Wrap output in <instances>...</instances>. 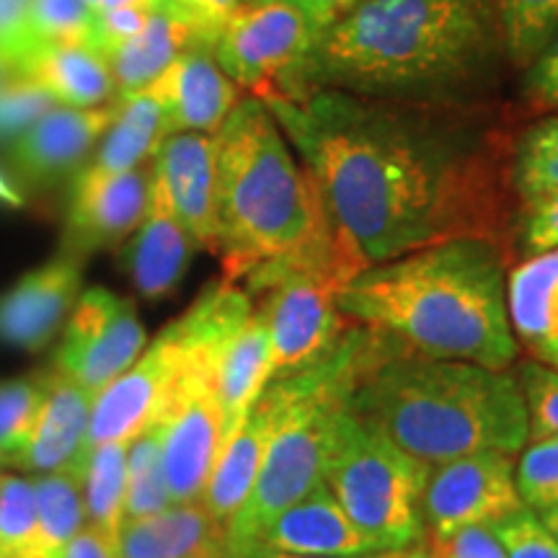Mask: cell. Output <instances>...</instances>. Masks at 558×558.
Instances as JSON below:
<instances>
[{"mask_svg": "<svg viewBox=\"0 0 558 558\" xmlns=\"http://www.w3.org/2000/svg\"><path fill=\"white\" fill-rule=\"evenodd\" d=\"M514 456L473 452L429 469L422 494L424 541L437 543L471 525H494L522 509Z\"/></svg>", "mask_w": 558, "mask_h": 558, "instance_id": "cell-10", "label": "cell"}, {"mask_svg": "<svg viewBox=\"0 0 558 558\" xmlns=\"http://www.w3.org/2000/svg\"><path fill=\"white\" fill-rule=\"evenodd\" d=\"M243 558H429V548H427V541H422L411 548L380 550V554H367V556H295V554H277V550H254V554Z\"/></svg>", "mask_w": 558, "mask_h": 558, "instance_id": "cell-46", "label": "cell"}, {"mask_svg": "<svg viewBox=\"0 0 558 558\" xmlns=\"http://www.w3.org/2000/svg\"><path fill=\"white\" fill-rule=\"evenodd\" d=\"M96 396L83 390L68 375L47 369V396L41 403L37 424L24 450L5 460V465L37 473L73 471L81 452L86 450L90 411Z\"/></svg>", "mask_w": 558, "mask_h": 558, "instance_id": "cell-19", "label": "cell"}, {"mask_svg": "<svg viewBox=\"0 0 558 558\" xmlns=\"http://www.w3.org/2000/svg\"><path fill=\"white\" fill-rule=\"evenodd\" d=\"M512 246L520 251L522 259L558 248V192L518 202Z\"/></svg>", "mask_w": 558, "mask_h": 558, "instance_id": "cell-37", "label": "cell"}, {"mask_svg": "<svg viewBox=\"0 0 558 558\" xmlns=\"http://www.w3.org/2000/svg\"><path fill=\"white\" fill-rule=\"evenodd\" d=\"M150 163L122 173L83 169L70 190L60 254L86 262L96 251L120 246L150 207Z\"/></svg>", "mask_w": 558, "mask_h": 558, "instance_id": "cell-12", "label": "cell"}, {"mask_svg": "<svg viewBox=\"0 0 558 558\" xmlns=\"http://www.w3.org/2000/svg\"><path fill=\"white\" fill-rule=\"evenodd\" d=\"M29 548H37V497L32 478L0 476V554Z\"/></svg>", "mask_w": 558, "mask_h": 558, "instance_id": "cell-35", "label": "cell"}, {"mask_svg": "<svg viewBox=\"0 0 558 558\" xmlns=\"http://www.w3.org/2000/svg\"><path fill=\"white\" fill-rule=\"evenodd\" d=\"M254 550H277V554L295 556L380 554L375 543L347 518L326 484H318L311 494L279 512L243 556L254 554Z\"/></svg>", "mask_w": 558, "mask_h": 558, "instance_id": "cell-18", "label": "cell"}, {"mask_svg": "<svg viewBox=\"0 0 558 558\" xmlns=\"http://www.w3.org/2000/svg\"><path fill=\"white\" fill-rule=\"evenodd\" d=\"M246 3H251V0H166V5L173 13L190 21L192 26H197L213 45L218 39L222 24L230 19V13L239 11Z\"/></svg>", "mask_w": 558, "mask_h": 558, "instance_id": "cell-42", "label": "cell"}, {"mask_svg": "<svg viewBox=\"0 0 558 558\" xmlns=\"http://www.w3.org/2000/svg\"><path fill=\"white\" fill-rule=\"evenodd\" d=\"M94 13L101 11H111V9H122V5H150V9H158L163 0H83Z\"/></svg>", "mask_w": 558, "mask_h": 558, "instance_id": "cell-47", "label": "cell"}, {"mask_svg": "<svg viewBox=\"0 0 558 558\" xmlns=\"http://www.w3.org/2000/svg\"><path fill=\"white\" fill-rule=\"evenodd\" d=\"M507 558H558V541L533 509L522 507L494 522Z\"/></svg>", "mask_w": 558, "mask_h": 558, "instance_id": "cell-38", "label": "cell"}, {"mask_svg": "<svg viewBox=\"0 0 558 558\" xmlns=\"http://www.w3.org/2000/svg\"><path fill=\"white\" fill-rule=\"evenodd\" d=\"M429 558H432V556H429Z\"/></svg>", "mask_w": 558, "mask_h": 558, "instance_id": "cell-51", "label": "cell"}, {"mask_svg": "<svg viewBox=\"0 0 558 558\" xmlns=\"http://www.w3.org/2000/svg\"><path fill=\"white\" fill-rule=\"evenodd\" d=\"M432 558H507L494 525H471L448 535L445 541L427 543Z\"/></svg>", "mask_w": 558, "mask_h": 558, "instance_id": "cell-41", "label": "cell"}, {"mask_svg": "<svg viewBox=\"0 0 558 558\" xmlns=\"http://www.w3.org/2000/svg\"><path fill=\"white\" fill-rule=\"evenodd\" d=\"M514 375L527 407V442L558 437V367L527 360Z\"/></svg>", "mask_w": 558, "mask_h": 558, "instance_id": "cell-36", "label": "cell"}, {"mask_svg": "<svg viewBox=\"0 0 558 558\" xmlns=\"http://www.w3.org/2000/svg\"><path fill=\"white\" fill-rule=\"evenodd\" d=\"M21 83L37 88L58 107L99 109L117 101V86L109 62L83 41L39 47L9 62Z\"/></svg>", "mask_w": 558, "mask_h": 558, "instance_id": "cell-20", "label": "cell"}, {"mask_svg": "<svg viewBox=\"0 0 558 558\" xmlns=\"http://www.w3.org/2000/svg\"><path fill=\"white\" fill-rule=\"evenodd\" d=\"M163 109L173 132H205L215 135L235 109L243 90L218 65L213 45L199 41L184 50L148 88Z\"/></svg>", "mask_w": 558, "mask_h": 558, "instance_id": "cell-16", "label": "cell"}, {"mask_svg": "<svg viewBox=\"0 0 558 558\" xmlns=\"http://www.w3.org/2000/svg\"><path fill=\"white\" fill-rule=\"evenodd\" d=\"M349 411L427 465L473 452L518 456L527 445L518 375L432 360L401 344L369 362L349 396Z\"/></svg>", "mask_w": 558, "mask_h": 558, "instance_id": "cell-5", "label": "cell"}, {"mask_svg": "<svg viewBox=\"0 0 558 558\" xmlns=\"http://www.w3.org/2000/svg\"><path fill=\"white\" fill-rule=\"evenodd\" d=\"M509 254L484 239H456L373 264L339 290L352 324L432 360L488 369L518 362L507 311Z\"/></svg>", "mask_w": 558, "mask_h": 558, "instance_id": "cell-3", "label": "cell"}, {"mask_svg": "<svg viewBox=\"0 0 558 558\" xmlns=\"http://www.w3.org/2000/svg\"><path fill=\"white\" fill-rule=\"evenodd\" d=\"M509 65L522 70L558 26V0H492Z\"/></svg>", "mask_w": 558, "mask_h": 558, "instance_id": "cell-32", "label": "cell"}, {"mask_svg": "<svg viewBox=\"0 0 558 558\" xmlns=\"http://www.w3.org/2000/svg\"><path fill=\"white\" fill-rule=\"evenodd\" d=\"M429 469L347 407L333 427L324 484L375 548L401 550L424 541L422 494Z\"/></svg>", "mask_w": 558, "mask_h": 558, "instance_id": "cell-6", "label": "cell"}, {"mask_svg": "<svg viewBox=\"0 0 558 558\" xmlns=\"http://www.w3.org/2000/svg\"><path fill=\"white\" fill-rule=\"evenodd\" d=\"M3 465H5V456H3V452H0V469H3Z\"/></svg>", "mask_w": 558, "mask_h": 558, "instance_id": "cell-49", "label": "cell"}, {"mask_svg": "<svg viewBox=\"0 0 558 558\" xmlns=\"http://www.w3.org/2000/svg\"><path fill=\"white\" fill-rule=\"evenodd\" d=\"M269 380L271 360L267 326L254 311L226 341L218 357V369H215V396H218L222 416L220 450L246 422L251 407L269 386Z\"/></svg>", "mask_w": 558, "mask_h": 558, "instance_id": "cell-24", "label": "cell"}, {"mask_svg": "<svg viewBox=\"0 0 558 558\" xmlns=\"http://www.w3.org/2000/svg\"><path fill=\"white\" fill-rule=\"evenodd\" d=\"M199 558H220V556H199Z\"/></svg>", "mask_w": 558, "mask_h": 558, "instance_id": "cell-50", "label": "cell"}, {"mask_svg": "<svg viewBox=\"0 0 558 558\" xmlns=\"http://www.w3.org/2000/svg\"><path fill=\"white\" fill-rule=\"evenodd\" d=\"M90 26H94V11L83 0H32L24 32L3 62L9 65L39 47L65 45V41L88 45Z\"/></svg>", "mask_w": 558, "mask_h": 558, "instance_id": "cell-31", "label": "cell"}, {"mask_svg": "<svg viewBox=\"0 0 558 558\" xmlns=\"http://www.w3.org/2000/svg\"><path fill=\"white\" fill-rule=\"evenodd\" d=\"M509 179L518 202L558 192V111L541 114L514 135Z\"/></svg>", "mask_w": 558, "mask_h": 558, "instance_id": "cell-29", "label": "cell"}, {"mask_svg": "<svg viewBox=\"0 0 558 558\" xmlns=\"http://www.w3.org/2000/svg\"><path fill=\"white\" fill-rule=\"evenodd\" d=\"M313 39L316 32L290 0H251L230 13L213 54L243 94L264 99L303 60Z\"/></svg>", "mask_w": 558, "mask_h": 558, "instance_id": "cell-8", "label": "cell"}, {"mask_svg": "<svg viewBox=\"0 0 558 558\" xmlns=\"http://www.w3.org/2000/svg\"><path fill=\"white\" fill-rule=\"evenodd\" d=\"M507 311L518 347L558 367V248L525 256L507 271Z\"/></svg>", "mask_w": 558, "mask_h": 558, "instance_id": "cell-22", "label": "cell"}, {"mask_svg": "<svg viewBox=\"0 0 558 558\" xmlns=\"http://www.w3.org/2000/svg\"><path fill=\"white\" fill-rule=\"evenodd\" d=\"M520 90L525 107L538 114L558 111V26L535 52V58L520 70Z\"/></svg>", "mask_w": 558, "mask_h": 558, "instance_id": "cell-39", "label": "cell"}, {"mask_svg": "<svg viewBox=\"0 0 558 558\" xmlns=\"http://www.w3.org/2000/svg\"><path fill=\"white\" fill-rule=\"evenodd\" d=\"M47 396V369L26 378L0 380V452L5 460L29 442Z\"/></svg>", "mask_w": 558, "mask_h": 558, "instance_id": "cell-33", "label": "cell"}, {"mask_svg": "<svg viewBox=\"0 0 558 558\" xmlns=\"http://www.w3.org/2000/svg\"><path fill=\"white\" fill-rule=\"evenodd\" d=\"M186 347L177 320H171L135 360L128 373L96 396L86 448L104 442H132L158 422L184 369Z\"/></svg>", "mask_w": 558, "mask_h": 558, "instance_id": "cell-11", "label": "cell"}, {"mask_svg": "<svg viewBox=\"0 0 558 558\" xmlns=\"http://www.w3.org/2000/svg\"><path fill=\"white\" fill-rule=\"evenodd\" d=\"M352 279L333 262L298 264L246 290L269 337L271 380L316 365L352 326L339 311V290Z\"/></svg>", "mask_w": 558, "mask_h": 558, "instance_id": "cell-7", "label": "cell"}, {"mask_svg": "<svg viewBox=\"0 0 558 558\" xmlns=\"http://www.w3.org/2000/svg\"><path fill=\"white\" fill-rule=\"evenodd\" d=\"M282 414L284 390L279 380H269V386L262 390V396L251 407L246 422L230 437V442L215 460V469L209 473L199 501L222 525H228L243 507V501L248 499L271 439H275L279 422H282Z\"/></svg>", "mask_w": 558, "mask_h": 558, "instance_id": "cell-17", "label": "cell"}, {"mask_svg": "<svg viewBox=\"0 0 558 558\" xmlns=\"http://www.w3.org/2000/svg\"><path fill=\"white\" fill-rule=\"evenodd\" d=\"M218 140V241L222 279L251 290L298 264L333 262L354 277L333 241L316 186L267 104L246 94Z\"/></svg>", "mask_w": 558, "mask_h": 558, "instance_id": "cell-4", "label": "cell"}, {"mask_svg": "<svg viewBox=\"0 0 558 558\" xmlns=\"http://www.w3.org/2000/svg\"><path fill=\"white\" fill-rule=\"evenodd\" d=\"M83 292V262L58 254L0 292V341L41 352L68 324Z\"/></svg>", "mask_w": 558, "mask_h": 558, "instance_id": "cell-15", "label": "cell"}, {"mask_svg": "<svg viewBox=\"0 0 558 558\" xmlns=\"http://www.w3.org/2000/svg\"><path fill=\"white\" fill-rule=\"evenodd\" d=\"M169 484H166L163 458H160V427L148 429L128 445V494H124V520L150 518L171 507ZM122 520V522H124Z\"/></svg>", "mask_w": 558, "mask_h": 558, "instance_id": "cell-30", "label": "cell"}, {"mask_svg": "<svg viewBox=\"0 0 558 558\" xmlns=\"http://www.w3.org/2000/svg\"><path fill=\"white\" fill-rule=\"evenodd\" d=\"M150 5H122V9L94 13V26H90L88 45L101 54L111 52L114 47H120L122 41L135 37V34L145 26V21L150 19Z\"/></svg>", "mask_w": 558, "mask_h": 558, "instance_id": "cell-40", "label": "cell"}, {"mask_svg": "<svg viewBox=\"0 0 558 558\" xmlns=\"http://www.w3.org/2000/svg\"><path fill=\"white\" fill-rule=\"evenodd\" d=\"M145 347L148 333L135 303L107 288H88L62 326L52 367L90 396H99L135 365Z\"/></svg>", "mask_w": 558, "mask_h": 558, "instance_id": "cell-9", "label": "cell"}, {"mask_svg": "<svg viewBox=\"0 0 558 558\" xmlns=\"http://www.w3.org/2000/svg\"><path fill=\"white\" fill-rule=\"evenodd\" d=\"M169 135V122L150 90L117 96L114 107H111V120L86 169L122 173L148 166L160 143Z\"/></svg>", "mask_w": 558, "mask_h": 558, "instance_id": "cell-26", "label": "cell"}, {"mask_svg": "<svg viewBox=\"0 0 558 558\" xmlns=\"http://www.w3.org/2000/svg\"><path fill=\"white\" fill-rule=\"evenodd\" d=\"M128 445L104 442L81 452L73 473L81 481L86 518L94 527L114 535L124 520V494H128Z\"/></svg>", "mask_w": 558, "mask_h": 558, "instance_id": "cell-27", "label": "cell"}, {"mask_svg": "<svg viewBox=\"0 0 558 558\" xmlns=\"http://www.w3.org/2000/svg\"><path fill=\"white\" fill-rule=\"evenodd\" d=\"M509 68L492 0H362L313 39L271 94L497 104L492 96Z\"/></svg>", "mask_w": 558, "mask_h": 558, "instance_id": "cell-2", "label": "cell"}, {"mask_svg": "<svg viewBox=\"0 0 558 558\" xmlns=\"http://www.w3.org/2000/svg\"><path fill=\"white\" fill-rule=\"evenodd\" d=\"M120 558L226 556V525L202 501L171 505L150 518L124 520L117 530Z\"/></svg>", "mask_w": 558, "mask_h": 558, "instance_id": "cell-23", "label": "cell"}, {"mask_svg": "<svg viewBox=\"0 0 558 558\" xmlns=\"http://www.w3.org/2000/svg\"><path fill=\"white\" fill-rule=\"evenodd\" d=\"M514 463V484L522 505L535 514L558 507V437L530 439Z\"/></svg>", "mask_w": 558, "mask_h": 558, "instance_id": "cell-34", "label": "cell"}, {"mask_svg": "<svg viewBox=\"0 0 558 558\" xmlns=\"http://www.w3.org/2000/svg\"><path fill=\"white\" fill-rule=\"evenodd\" d=\"M354 275L456 239L512 256L514 135L499 104H407L341 90L271 94Z\"/></svg>", "mask_w": 558, "mask_h": 558, "instance_id": "cell-1", "label": "cell"}, {"mask_svg": "<svg viewBox=\"0 0 558 558\" xmlns=\"http://www.w3.org/2000/svg\"><path fill=\"white\" fill-rule=\"evenodd\" d=\"M158 194L199 248L218 241V140L205 132H173L150 160Z\"/></svg>", "mask_w": 558, "mask_h": 558, "instance_id": "cell-14", "label": "cell"}, {"mask_svg": "<svg viewBox=\"0 0 558 558\" xmlns=\"http://www.w3.org/2000/svg\"><path fill=\"white\" fill-rule=\"evenodd\" d=\"M538 518L543 520V525H546V527L550 530V535H554V538L558 541V507H554V509H548V512H543V514H538Z\"/></svg>", "mask_w": 558, "mask_h": 558, "instance_id": "cell-48", "label": "cell"}, {"mask_svg": "<svg viewBox=\"0 0 558 558\" xmlns=\"http://www.w3.org/2000/svg\"><path fill=\"white\" fill-rule=\"evenodd\" d=\"M60 558H120V554H117L114 535L88 525L62 548Z\"/></svg>", "mask_w": 558, "mask_h": 558, "instance_id": "cell-43", "label": "cell"}, {"mask_svg": "<svg viewBox=\"0 0 558 558\" xmlns=\"http://www.w3.org/2000/svg\"><path fill=\"white\" fill-rule=\"evenodd\" d=\"M292 5H298L303 11V16L308 19V24L316 32V37L324 29H329L331 24L354 9V5L362 3V0H290Z\"/></svg>", "mask_w": 558, "mask_h": 558, "instance_id": "cell-45", "label": "cell"}, {"mask_svg": "<svg viewBox=\"0 0 558 558\" xmlns=\"http://www.w3.org/2000/svg\"><path fill=\"white\" fill-rule=\"evenodd\" d=\"M199 41L213 45L197 26L173 13L163 0L158 9H153L150 19L135 37L104 54V60L109 62L111 78H114L117 96L145 90L181 52Z\"/></svg>", "mask_w": 558, "mask_h": 558, "instance_id": "cell-25", "label": "cell"}, {"mask_svg": "<svg viewBox=\"0 0 558 558\" xmlns=\"http://www.w3.org/2000/svg\"><path fill=\"white\" fill-rule=\"evenodd\" d=\"M32 0H0V62L9 58L24 32Z\"/></svg>", "mask_w": 558, "mask_h": 558, "instance_id": "cell-44", "label": "cell"}, {"mask_svg": "<svg viewBox=\"0 0 558 558\" xmlns=\"http://www.w3.org/2000/svg\"><path fill=\"white\" fill-rule=\"evenodd\" d=\"M197 248L190 230L150 190L148 215L122 243V269L140 295L160 300L179 288Z\"/></svg>", "mask_w": 558, "mask_h": 558, "instance_id": "cell-21", "label": "cell"}, {"mask_svg": "<svg viewBox=\"0 0 558 558\" xmlns=\"http://www.w3.org/2000/svg\"><path fill=\"white\" fill-rule=\"evenodd\" d=\"M111 107L114 104L99 109L50 107L41 111L11 145V169L21 186L47 192L75 181L107 130Z\"/></svg>", "mask_w": 558, "mask_h": 558, "instance_id": "cell-13", "label": "cell"}, {"mask_svg": "<svg viewBox=\"0 0 558 558\" xmlns=\"http://www.w3.org/2000/svg\"><path fill=\"white\" fill-rule=\"evenodd\" d=\"M32 484L37 497V548L50 558H60L62 548L86 522L81 481L73 471H54L37 473Z\"/></svg>", "mask_w": 558, "mask_h": 558, "instance_id": "cell-28", "label": "cell"}]
</instances>
